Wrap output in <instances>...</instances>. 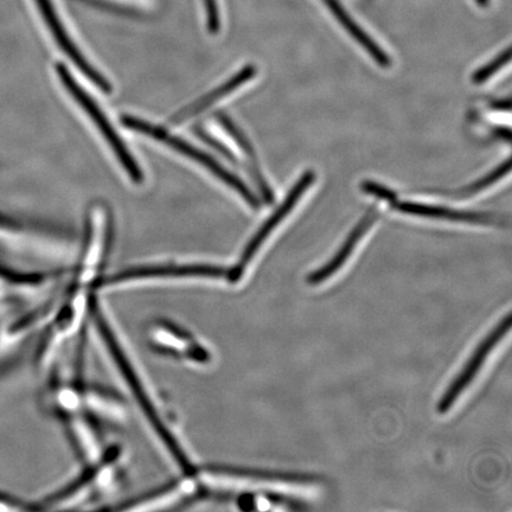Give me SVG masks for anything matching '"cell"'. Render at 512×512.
Wrapping results in <instances>:
<instances>
[{"label": "cell", "mask_w": 512, "mask_h": 512, "mask_svg": "<svg viewBox=\"0 0 512 512\" xmlns=\"http://www.w3.org/2000/svg\"><path fill=\"white\" fill-rule=\"evenodd\" d=\"M121 121H123V124L127 128H130V130L156 139L158 142L168 145L171 149L182 153L183 156L195 160L197 164L202 165L203 168H206L215 177L220 178L223 183H226L230 188L239 192L243 200H245L249 206L254 209L260 208L258 198L249 190L247 185L243 183L239 177H236L232 172L224 168L215 158L208 155V153L197 149V147L188 144L181 138L172 136L165 128L147 123L145 120L125 115Z\"/></svg>", "instance_id": "cell-1"}, {"label": "cell", "mask_w": 512, "mask_h": 512, "mask_svg": "<svg viewBox=\"0 0 512 512\" xmlns=\"http://www.w3.org/2000/svg\"><path fill=\"white\" fill-rule=\"evenodd\" d=\"M56 72L57 75L60 76L63 86L66 87L73 98L79 102L83 110L89 115V118H91L96 127L99 128L102 136H104L107 143L110 144L115 156H117L121 165L124 166L128 176L131 177L134 183H143V171L140 170L136 159L133 158L130 150L127 149V146L123 142V139L118 136L111 121L108 120L105 113L100 110L98 104H96L87 92L83 91L79 83L74 80L72 74L69 73V70L64 67L63 64H57Z\"/></svg>", "instance_id": "cell-2"}, {"label": "cell", "mask_w": 512, "mask_h": 512, "mask_svg": "<svg viewBox=\"0 0 512 512\" xmlns=\"http://www.w3.org/2000/svg\"><path fill=\"white\" fill-rule=\"evenodd\" d=\"M510 328L511 313L509 312L507 316L499 320L495 328L489 332V335L479 343L477 349L465 364V367L460 371L456 379L452 381L450 386H448L438 403V413L446 414L450 411L454 403L459 399V396L462 395L466 388L476 379L480 369L484 366L486 358L490 356L492 350L501 342V339L508 334Z\"/></svg>", "instance_id": "cell-3"}, {"label": "cell", "mask_w": 512, "mask_h": 512, "mask_svg": "<svg viewBox=\"0 0 512 512\" xmlns=\"http://www.w3.org/2000/svg\"><path fill=\"white\" fill-rule=\"evenodd\" d=\"M315 179V172L312 171L305 172V174L299 178L296 185H294L290 192H288L285 201L280 204L279 208L274 211L270 219L264 223V226L259 229V232L253 236L251 241H249L245 251L242 253L238 266H236L232 271V274H230V278L238 281L242 277L243 272H245L249 262L254 258L255 253L259 251L262 243H264L273 230L279 226V223L291 213V210L296 207L300 197H302L305 194V191L310 188V185L315 182Z\"/></svg>", "instance_id": "cell-4"}, {"label": "cell", "mask_w": 512, "mask_h": 512, "mask_svg": "<svg viewBox=\"0 0 512 512\" xmlns=\"http://www.w3.org/2000/svg\"><path fill=\"white\" fill-rule=\"evenodd\" d=\"M41 15L49 28L50 34L53 35L54 40L59 47L66 53L70 60L79 67L81 72L87 76L89 80L95 83L102 92L111 93V83L107 81L104 75L98 72L91 63H89L85 56L82 55L78 46L73 42L72 37L69 36L68 31L64 28L59 14H57L53 2L51 0H35Z\"/></svg>", "instance_id": "cell-5"}, {"label": "cell", "mask_w": 512, "mask_h": 512, "mask_svg": "<svg viewBox=\"0 0 512 512\" xmlns=\"http://www.w3.org/2000/svg\"><path fill=\"white\" fill-rule=\"evenodd\" d=\"M377 219V213L375 208L368 211L367 215L358 222L357 226L349 234L347 240L344 241L341 248L335 254L329 262L323 267L318 268L317 271L312 272L307 277V284L317 286L329 280L332 275L336 274L344 266L345 262L348 261L352 252H354L357 243L361 241L363 235L368 232V229L373 226Z\"/></svg>", "instance_id": "cell-6"}, {"label": "cell", "mask_w": 512, "mask_h": 512, "mask_svg": "<svg viewBox=\"0 0 512 512\" xmlns=\"http://www.w3.org/2000/svg\"><path fill=\"white\" fill-rule=\"evenodd\" d=\"M255 74L256 69L254 66H246L241 69L238 74H235L232 79L224 82L222 86L217 87L213 92L203 96L202 99L197 100L194 104H191V106H188L181 112L175 114L171 119V123L179 125L184 123V121L196 117V115L201 114L208 110L209 107L216 104L217 101L226 98L227 95L236 91V89L240 88L243 83L252 80Z\"/></svg>", "instance_id": "cell-7"}, {"label": "cell", "mask_w": 512, "mask_h": 512, "mask_svg": "<svg viewBox=\"0 0 512 512\" xmlns=\"http://www.w3.org/2000/svg\"><path fill=\"white\" fill-rule=\"evenodd\" d=\"M392 204L393 209L403 214L432 217V219L448 220L473 224L495 223L494 216L483 213H472V211L453 210L444 207L427 206V204L401 202L396 200Z\"/></svg>", "instance_id": "cell-8"}, {"label": "cell", "mask_w": 512, "mask_h": 512, "mask_svg": "<svg viewBox=\"0 0 512 512\" xmlns=\"http://www.w3.org/2000/svg\"><path fill=\"white\" fill-rule=\"evenodd\" d=\"M323 2L328 6L332 14L335 15L337 21L343 25V28L354 37L356 42L360 43L361 46L366 49L367 53L373 57L376 63H379L383 68L392 66L390 57L384 53L379 44H377L360 25L351 18L348 12L344 10L342 4L338 3V0H323Z\"/></svg>", "instance_id": "cell-9"}, {"label": "cell", "mask_w": 512, "mask_h": 512, "mask_svg": "<svg viewBox=\"0 0 512 512\" xmlns=\"http://www.w3.org/2000/svg\"><path fill=\"white\" fill-rule=\"evenodd\" d=\"M511 59V48H507L503 51V53L499 54L494 61L486 64V66L477 70L475 74L472 75V81L477 83H483L488 81L491 76H494L499 70H501L505 64L509 63Z\"/></svg>", "instance_id": "cell-10"}, {"label": "cell", "mask_w": 512, "mask_h": 512, "mask_svg": "<svg viewBox=\"0 0 512 512\" xmlns=\"http://www.w3.org/2000/svg\"><path fill=\"white\" fill-rule=\"evenodd\" d=\"M510 164V159L505 160V162L497 166V168L494 171H491L488 176L479 179L478 182L470 185V187L466 189L465 194L471 195L475 194V192H479L486 188H489L490 185L496 183L504 175L508 174V172L510 171Z\"/></svg>", "instance_id": "cell-11"}, {"label": "cell", "mask_w": 512, "mask_h": 512, "mask_svg": "<svg viewBox=\"0 0 512 512\" xmlns=\"http://www.w3.org/2000/svg\"><path fill=\"white\" fill-rule=\"evenodd\" d=\"M206 9L208 30L211 34H219L221 28V17L219 0H203Z\"/></svg>", "instance_id": "cell-12"}, {"label": "cell", "mask_w": 512, "mask_h": 512, "mask_svg": "<svg viewBox=\"0 0 512 512\" xmlns=\"http://www.w3.org/2000/svg\"><path fill=\"white\" fill-rule=\"evenodd\" d=\"M362 190L364 192H367L369 195H373L376 197H379L380 200H384L390 203L395 202L398 200L396 198L395 192L383 187V185L371 181H366L362 183Z\"/></svg>", "instance_id": "cell-13"}, {"label": "cell", "mask_w": 512, "mask_h": 512, "mask_svg": "<svg viewBox=\"0 0 512 512\" xmlns=\"http://www.w3.org/2000/svg\"><path fill=\"white\" fill-rule=\"evenodd\" d=\"M492 108H494V110L499 111V112H510L511 101H510V99L499 100V101L495 102L494 105H492Z\"/></svg>", "instance_id": "cell-14"}, {"label": "cell", "mask_w": 512, "mask_h": 512, "mask_svg": "<svg viewBox=\"0 0 512 512\" xmlns=\"http://www.w3.org/2000/svg\"><path fill=\"white\" fill-rule=\"evenodd\" d=\"M0 227H2V228H17L18 223L14 220L9 219V217L0 215Z\"/></svg>", "instance_id": "cell-15"}, {"label": "cell", "mask_w": 512, "mask_h": 512, "mask_svg": "<svg viewBox=\"0 0 512 512\" xmlns=\"http://www.w3.org/2000/svg\"><path fill=\"white\" fill-rule=\"evenodd\" d=\"M496 133L498 134L499 137L504 138L505 140H507V142H510V138H511L510 128L499 127V128H497Z\"/></svg>", "instance_id": "cell-16"}, {"label": "cell", "mask_w": 512, "mask_h": 512, "mask_svg": "<svg viewBox=\"0 0 512 512\" xmlns=\"http://www.w3.org/2000/svg\"><path fill=\"white\" fill-rule=\"evenodd\" d=\"M477 3L480 5V6H486L489 4V0H477Z\"/></svg>", "instance_id": "cell-17"}]
</instances>
